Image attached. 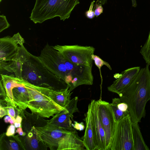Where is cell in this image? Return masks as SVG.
I'll list each match as a JSON object with an SVG mask.
<instances>
[{"label": "cell", "instance_id": "cell-16", "mask_svg": "<svg viewBox=\"0 0 150 150\" xmlns=\"http://www.w3.org/2000/svg\"><path fill=\"white\" fill-rule=\"evenodd\" d=\"M0 74L1 79L6 93L4 100L18 110L13 99L12 89L15 87L21 84V79L16 77L13 75Z\"/></svg>", "mask_w": 150, "mask_h": 150}, {"label": "cell", "instance_id": "cell-7", "mask_svg": "<svg viewBox=\"0 0 150 150\" xmlns=\"http://www.w3.org/2000/svg\"><path fill=\"white\" fill-rule=\"evenodd\" d=\"M132 124L130 115L117 122L109 150H134Z\"/></svg>", "mask_w": 150, "mask_h": 150}, {"label": "cell", "instance_id": "cell-24", "mask_svg": "<svg viewBox=\"0 0 150 150\" xmlns=\"http://www.w3.org/2000/svg\"><path fill=\"white\" fill-rule=\"evenodd\" d=\"M91 57L92 60L94 61L95 65L99 70L101 79L102 81V77L101 72V67L103 65H105L110 70H112V68L108 62L103 60L98 56L93 54L92 55Z\"/></svg>", "mask_w": 150, "mask_h": 150}, {"label": "cell", "instance_id": "cell-14", "mask_svg": "<svg viewBox=\"0 0 150 150\" xmlns=\"http://www.w3.org/2000/svg\"><path fill=\"white\" fill-rule=\"evenodd\" d=\"M30 54L23 45H19L12 59L0 69L1 71H6L13 72L16 77L23 79V66L25 62L29 59Z\"/></svg>", "mask_w": 150, "mask_h": 150}, {"label": "cell", "instance_id": "cell-34", "mask_svg": "<svg viewBox=\"0 0 150 150\" xmlns=\"http://www.w3.org/2000/svg\"><path fill=\"white\" fill-rule=\"evenodd\" d=\"M0 96L4 100L6 96V93L5 88L3 85L1 80L0 79Z\"/></svg>", "mask_w": 150, "mask_h": 150}, {"label": "cell", "instance_id": "cell-5", "mask_svg": "<svg viewBox=\"0 0 150 150\" xmlns=\"http://www.w3.org/2000/svg\"><path fill=\"white\" fill-rule=\"evenodd\" d=\"M22 78L36 86L50 87L55 90L54 86L65 89L67 84L44 65L38 58L31 54L29 59L24 64Z\"/></svg>", "mask_w": 150, "mask_h": 150}, {"label": "cell", "instance_id": "cell-1", "mask_svg": "<svg viewBox=\"0 0 150 150\" xmlns=\"http://www.w3.org/2000/svg\"><path fill=\"white\" fill-rule=\"evenodd\" d=\"M147 64L119 95L121 102L127 104L132 122H140L146 115L145 107L150 100V69Z\"/></svg>", "mask_w": 150, "mask_h": 150}, {"label": "cell", "instance_id": "cell-39", "mask_svg": "<svg viewBox=\"0 0 150 150\" xmlns=\"http://www.w3.org/2000/svg\"><path fill=\"white\" fill-rule=\"evenodd\" d=\"M15 122V118H12L9 123L11 125H14Z\"/></svg>", "mask_w": 150, "mask_h": 150}, {"label": "cell", "instance_id": "cell-21", "mask_svg": "<svg viewBox=\"0 0 150 150\" xmlns=\"http://www.w3.org/2000/svg\"><path fill=\"white\" fill-rule=\"evenodd\" d=\"M132 130L134 150H149L144 141L138 123L132 122Z\"/></svg>", "mask_w": 150, "mask_h": 150}, {"label": "cell", "instance_id": "cell-19", "mask_svg": "<svg viewBox=\"0 0 150 150\" xmlns=\"http://www.w3.org/2000/svg\"><path fill=\"white\" fill-rule=\"evenodd\" d=\"M73 92H71L68 86L65 89L54 90L51 88L49 95L57 103L62 107L66 108L71 100V96Z\"/></svg>", "mask_w": 150, "mask_h": 150}, {"label": "cell", "instance_id": "cell-20", "mask_svg": "<svg viewBox=\"0 0 150 150\" xmlns=\"http://www.w3.org/2000/svg\"><path fill=\"white\" fill-rule=\"evenodd\" d=\"M11 150L25 149L18 135L8 136L4 133L0 137V149Z\"/></svg>", "mask_w": 150, "mask_h": 150}, {"label": "cell", "instance_id": "cell-31", "mask_svg": "<svg viewBox=\"0 0 150 150\" xmlns=\"http://www.w3.org/2000/svg\"><path fill=\"white\" fill-rule=\"evenodd\" d=\"M117 107L119 110L123 112H129L128 105L125 103L121 101L118 104Z\"/></svg>", "mask_w": 150, "mask_h": 150}, {"label": "cell", "instance_id": "cell-4", "mask_svg": "<svg viewBox=\"0 0 150 150\" xmlns=\"http://www.w3.org/2000/svg\"><path fill=\"white\" fill-rule=\"evenodd\" d=\"M79 3V0H35L29 18L35 24L56 17L64 21Z\"/></svg>", "mask_w": 150, "mask_h": 150}, {"label": "cell", "instance_id": "cell-12", "mask_svg": "<svg viewBox=\"0 0 150 150\" xmlns=\"http://www.w3.org/2000/svg\"><path fill=\"white\" fill-rule=\"evenodd\" d=\"M24 39L19 33L12 37L6 36L0 39V63L10 61L15 54L19 46L23 45Z\"/></svg>", "mask_w": 150, "mask_h": 150}, {"label": "cell", "instance_id": "cell-6", "mask_svg": "<svg viewBox=\"0 0 150 150\" xmlns=\"http://www.w3.org/2000/svg\"><path fill=\"white\" fill-rule=\"evenodd\" d=\"M38 57L49 70L63 80L68 86H70L72 79L64 63L63 56L54 49L52 46L50 45L47 43Z\"/></svg>", "mask_w": 150, "mask_h": 150}, {"label": "cell", "instance_id": "cell-33", "mask_svg": "<svg viewBox=\"0 0 150 150\" xmlns=\"http://www.w3.org/2000/svg\"><path fill=\"white\" fill-rule=\"evenodd\" d=\"M8 115V113L5 107L0 104V117L1 118L6 115Z\"/></svg>", "mask_w": 150, "mask_h": 150}, {"label": "cell", "instance_id": "cell-13", "mask_svg": "<svg viewBox=\"0 0 150 150\" xmlns=\"http://www.w3.org/2000/svg\"><path fill=\"white\" fill-rule=\"evenodd\" d=\"M90 103L91 107L94 140L96 150H106L105 133L100 120L97 100H93Z\"/></svg>", "mask_w": 150, "mask_h": 150}, {"label": "cell", "instance_id": "cell-30", "mask_svg": "<svg viewBox=\"0 0 150 150\" xmlns=\"http://www.w3.org/2000/svg\"><path fill=\"white\" fill-rule=\"evenodd\" d=\"M74 123L71 124V126L75 129L79 131H83L84 129L85 125L83 122L79 123L75 121H74Z\"/></svg>", "mask_w": 150, "mask_h": 150}, {"label": "cell", "instance_id": "cell-26", "mask_svg": "<svg viewBox=\"0 0 150 150\" xmlns=\"http://www.w3.org/2000/svg\"><path fill=\"white\" fill-rule=\"evenodd\" d=\"M33 136L30 137L28 136V137L29 138L28 139L29 144L30 147L32 148L33 149H36L38 147V142L39 141L35 134L34 136Z\"/></svg>", "mask_w": 150, "mask_h": 150}, {"label": "cell", "instance_id": "cell-32", "mask_svg": "<svg viewBox=\"0 0 150 150\" xmlns=\"http://www.w3.org/2000/svg\"><path fill=\"white\" fill-rule=\"evenodd\" d=\"M15 127L13 125H11L8 127L6 134L7 136H10L14 135L15 133Z\"/></svg>", "mask_w": 150, "mask_h": 150}, {"label": "cell", "instance_id": "cell-2", "mask_svg": "<svg viewBox=\"0 0 150 150\" xmlns=\"http://www.w3.org/2000/svg\"><path fill=\"white\" fill-rule=\"evenodd\" d=\"M32 129L38 141L50 150L86 149L82 139L75 130L69 131L47 124L34 126Z\"/></svg>", "mask_w": 150, "mask_h": 150}, {"label": "cell", "instance_id": "cell-28", "mask_svg": "<svg viewBox=\"0 0 150 150\" xmlns=\"http://www.w3.org/2000/svg\"><path fill=\"white\" fill-rule=\"evenodd\" d=\"M95 2V1H93L91 2L89 10L85 12V16L88 19H92L95 16L94 11L93 10Z\"/></svg>", "mask_w": 150, "mask_h": 150}, {"label": "cell", "instance_id": "cell-11", "mask_svg": "<svg viewBox=\"0 0 150 150\" xmlns=\"http://www.w3.org/2000/svg\"><path fill=\"white\" fill-rule=\"evenodd\" d=\"M78 100L77 96L72 98L66 107V110L54 115L50 120L47 121L46 124L69 131L75 130L71 126V119L73 120V113L79 112L77 106Z\"/></svg>", "mask_w": 150, "mask_h": 150}, {"label": "cell", "instance_id": "cell-27", "mask_svg": "<svg viewBox=\"0 0 150 150\" xmlns=\"http://www.w3.org/2000/svg\"><path fill=\"white\" fill-rule=\"evenodd\" d=\"M5 103V106H4L7 110L8 115L11 116L12 118H16V112L14 109V108L16 109V108L10 104L7 103L6 102Z\"/></svg>", "mask_w": 150, "mask_h": 150}, {"label": "cell", "instance_id": "cell-10", "mask_svg": "<svg viewBox=\"0 0 150 150\" xmlns=\"http://www.w3.org/2000/svg\"><path fill=\"white\" fill-rule=\"evenodd\" d=\"M97 102L100 120L105 133L106 150H109L117 122L110 103L101 99Z\"/></svg>", "mask_w": 150, "mask_h": 150}, {"label": "cell", "instance_id": "cell-25", "mask_svg": "<svg viewBox=\"0 0 150 150\" xmlns=\"http://www.w3.org/2000/svg\"><path fill=\"white\" fill-rule=\"evenodd\" d=\"M10 24L8 22L5 16H0V32H1L5 29L7 28L10 26Z\"/></svg>", "mask_w": 150, "mask_h": 150}, {"label": "cell", "instance_id": "cell-18", "mask_svg": "<svg viewBox=\"0 0 150 150\" xmlns=\"http://www.w3.org/2000/svg\"><path fill=\"white\" fill-rule=\"evenodd\" d=\"M14 100L18 110L21 112L28 108L29 97L28 91L21 79V84L12 89Z\"/></svg>", "mask_w": 150, "mask_h": 150}, {"label": "cell", "instance_id": "cell-22", "mask_svg": "<svg viewBox=\"0 0 150 150\" xmlns=\"http://www.w3.org/2000/svg\"><path fill=\"white\" fill-rule=\"evenodd\" d=\"M121 101L120 98H114L112 99V103H110L116 122L128 115H130L129 112H124L119 109L117 105Z\"/></svg>", "mask_w": 150, "mask_h": 150}, {"label": "cell", "instance_id": "cell-29", "mask_svg": "<svg viewBox=\"0 0 150 150\" xmlns=\"http://www.w3.org/2000/svg\"><path fill=\"white\" fill-rule=\"evenodd\" d=\"M94 9L95 14L97 17L103 13V10L102 5L97 1L94 5Z\"/></svg>", "mask_w": 150, "mask_h": 150}, {"label": "cell", "instance_id": "cell-35", "mask_svg": "<svg viewBox=\"0 0 150 150\" xmlns=\"http://www.w3.org/2000/svg\"><path fill=\"white\" fill-rule=\"evenodd\" d=\"M22 118L21 117L18 115L15 118V122L14 125L16 128L21 127V123L22 122Z\"/></svg>", "mask_w": 150, "mask_h": 150}, {"label": "cell", "instance_id": "cell-15", "mask_svg": "<svg viewBox=\"0 0 150 150\" xmlns=\"http://www.w3.org/2000/svg\"><path fill=\"white\" fill-rule=\"evenodd\" d=\"M140 69V67H134L122 71L120 76L107 88L108 90L120 95L135 79Z\"/></svg>", "mask_w": 150, "mask_h": 150}, {"label": "cell", "instance_id": "cell-23", "mask_svg": "<svg viewBox=\"0 0 150 150\" xmlns=\"http://www.w3.org/2000/svg\"><path fill=\"white\" fill-rule=\"evenodd\" d=\"M140 52L147 64L150 65V31L147 39Z\"/></svg>", "mask_w": 150, "mask_h": 150}, {"label": "cell", "instance_id": "cell-3", "mask_svg": "<svg viewBox=\"0 0 150 150\" xmlns=\"http://www.w3.org/2000/svg\"><path fill=\"white\" fill-rule=\"evenodd\" d=\"M22 81L29 95L28 108L32 114L42 117L49 118L67 110L50 96L49 91L52 88L36 86L23 79Z\"/></svg>", "mask_w": 150, "mask_h": 150}, {"label": "cell", "instance_id": "cell-8", "mask_svg": "<svg viewBox=\"0 0 150 150\" xmlns=\"http://www.w3.org/2000/svg\"><path fill=\"white\" fill-rule=\"evenodd\" d=\"M52 46L66 59L72 63L88 66L93 65V61L91 56L95 51L93 46L78 45H56Z\"/></svg>", "mask_w": 150, "mask_h": 150}, {"label": "cell", "instance_id": "cell-36", "mask_svg": "<svg viewBox=\"0 0 150 150\" xmlns=\"http://www.w3.org/2000/svg\"><path fill=\"white\" fill-rule=\"evenodd\" d=\"M16 133H18L20 135L23 136H25L26 135V133L23 131L21 127L17 128Z\"/></svg>", "mask_w": 150, "mask_h": 150}, {"label": "cell", "instance_id": "cell-17", "mask_svg": "<svg viewBox=\"0 0 150 150\" xmlns=\"http://www.w3.org/2000/svg\"><path fill=\"white\" fill-rule=\"evenodd\" d=\"M85 116L84 120L85 122L86 127L84 134L82 138L83 144L86 150H95L96 149L94 140L90 103L88 105V110L85 114Z\"/></svg>", "mask_w": 150, "mask_h": 150}, {"label": "cell", "instance_id": "cell-38", "mask_svg": "<svg viewBox=\"0 0 150 150\" xmlns=\"http://www.w3.org/2000/svg\"><path fill=\"white\" fill-rule=\"evenodd\" d=\"M97 1L102 5H104L107 3V0H97Z\"/></svg>", "mask_w": 150, "mask_h": 150}, {"label": "cell", "instance_id": "cell-9", "mask_svg": "<svg viewBox=\"0 0 150 150\" xmlns=\"http://www.w3.org/2000/svg\"><path fill=\"white\" fill-rule=\"evenodd\" d=\"M63 57L69 74L72 79L71 83L69 86L71 91L80 85L93 84V65L88 66L76 64L68 61Z\"/></svg>", "mask_w": 150, "mask_h": 150}, {"label": "cell", "instance_id": "cell-37", "mask_svg": "<svg viewBox=\"0 0 150 150\" xmlns=\"http://www.w3.org/2000/svg\"><path fill=\"white\" fill-rule=\"evenodd\" d=\"M12 119V118L11 116L8 115L4 118V120L5 123H8L10 122Z\"/></svg>", "mask_w": 150, "mask_h": 150}]
</instances>
